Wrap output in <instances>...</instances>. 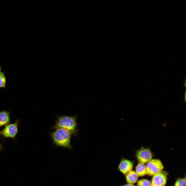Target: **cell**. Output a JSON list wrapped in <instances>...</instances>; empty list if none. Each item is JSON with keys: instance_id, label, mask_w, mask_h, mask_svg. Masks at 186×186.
<instances>
[{"instance_id": "cell-15", "label": "cell", "mask_w": 186, "mask_h": 186, "mask_svg": "<svg viewBox=\"0 0 186 186\" xmlns=\"http://www.w3.org/2000/svg\"><path fill=\"white\" fill-rule=\"evenodd\" d=\"M3 149V147L1 143L0 138V152Z\"/></svg>"}, {"instance_id": "cell-5", "label": "cell", "mask_w": 186, "mask_h": 186, "mask_svg": "<svg viewBox=\"0 0 186 186\" xmlns=\"http://www.w3.org/2000/svg\"><path fill=\"white\" fill-rule=\"evenodd\" d=\"M135 156L140 163L144 164L150 161L153 157L151 151L147 148H143L137 151Z\"/></svg>"}, {"instance_id": "cell-4", "label": "cell", "mask_w": 186, "mask_h": 186, "mask_svg": "<svg viewBox=\"0 0 186 186\" xmlns=\"http://www.w3.org/2000/svg\"><path fill=\"white\" fill-rule=\"evenodd\" d=\"M147 174L153 176L162 171L163 165L161 161L158 159H152L147 163L146 166Z\"/></svg>"}, {"instance_id": "cell-12", "label": "cell", "mask_w": 186, "mask_h": 186, "mask_svg": "<svg viewBox=\"0 0 186 186\" xmlns=\"http://www.w3.org/2000/svg\"><path fill=\"white\" fill-rule=\"evenodd\" d=\"M137 185L138 186H151V183L147 179H142L138 181Z\"/></svg>"}, {"instance_id": "cell-8", "label": "cell", "mask_w": 186, "mask_h": 186, "mask_svg": "<svg viewBox=\"0 0 186 186\" xmlns=\"http://www.w3.org/2000/svg\"><path fill=\"white\" fill-rule=\"evenodd\" d=\"M11 112L5 110L0 111V127L10 123Z\"/></svg>"}, {"instance_id": "cell-17", "label": "cell", "mask_w": 186, "mask_h": 186, "mask_svg": "<svg viewBox=\"0 0 186 186\" xmlns=\"http://www.w3.org/2000/svg\"><path fill=\"white\" fill-rule=\"evenodd\" d=\"M186 92L185 91L184 93V98L185 101H186Z\"/></svg>"}, {"instance_id": "cell-2", "label": "cell", "mask_w": 186, "mask_h": 186, "mask_svg": "<svg viewBox=\"0 0 186 186\" xmlns=\"http://www.w3.org/2000/svg\"><path fill=\"white\" fill-rule=\"evenodd\" d=\"M77 116L61 115L58 116L53 128H61L66 129L75 134L77 132Z\"/></svg>"}, {"instance_id": "cell-9", "label": "cell", "mask_w": 186, "mask_h": 186, "mask_svg": "<svg viewBox=\"0 0 186 186\" xmlns=\"http://www.w3.org/2000/svg\"><path fill=\"white\" fill-rule=\"evenodd\" d=\"M126 175V180L128 183L133 184L137 181L138 176L135 171L132 170Z\"/></svg>"}, {"instance_id": "cell-18", "label": "cell", "mask_w": 186, "mask_h": 186, "mask_svg": "<svg viewBox=\"0 0 186 186\" xmlns=\"http://www.w3.org/2000/svg\"><path fill=\"white\" fill-rule=\"evenodd\" d=\"M1 66H0V73L1 72Z\"/></svg>"}, {"instance_id": "cell-11", "label": "cell", "mask_w": 186, "mask_h": 186, "mask_svg": "<svg viewBox=\"0 0 186 186\" xmlns=\"http://www.w3.org/2000/svg\"><path fill=\"white\" fill-rule=\"evenodd\" d=\"M6 83V78L5 73L1 72L0 73V88H5Z\"/></svg>"}, {"instance_id": "cell-7", "label": "cell", "mask_w": 186, "mask_h": 186, "mask_svg": "<svg viewBox=\"0 0 186 186\" xmlns=\"http://www.w3.org/2000/svg\"><path fill=\"white\" fill-rule=\"evenodd\" d=\"M133 161L122 158L118 167V169L122 174L126 175L131 171L133 168Z\"/></svg>"}, {"instance_id": "cell-1", "label": "cell", "mask_w": 186, "mask_h": 186, "mask_svg": "<svg viewBox=\"0 0 186 186\" xmlns=\"http://www.w3.org/2000/svg\"><path fill=\"white\" fill-rule=\"evenodd\" d=\"M55 129L50 134L54 144L57 147L72 149L71 140L73 134L64 128H58Z\"/></svg>"}, {"instance_id": "cell-14", "label": "cell", "mask_w": 186, "mask_h": 186, "mask_svg": "<svg viewBox=\"0 0 186 186\" xmlns=\"http://www.w3.org/2000/svg\"><path fill=\"white\" fill-rule=\"evenodd\" d=\"M122 186H135L134 185L132 184L128 183L124 185H123Z\"/></svg>"}, {"instance_id": "cell-13", "label": "cell", "mask_w": 186, "mask_h": 186, "mask_svg": "<svg viewBox=\"0 0 186 186\" xmlns=\"http://www.w3.org/2000/svg\"><path fill=\"white\" fill-rule=\"evenodd\" d=\"M185 178H179L176 181L174 186H186Z\"/></svg>"}, {"instance_id": "cell-16", "label": "cell", "mask_w": 186, "mask_h": 186, "mask_svg": "<svg viewBox=\"0 0 186 186\" xmlns=\"http://www.w3.org/2000/svg\"><path fill=\"white\" fill-rule=\"evenodd\" d=\"M183 85L184 87H185L186 86V80H185L184 83L183 84Z\"/></svg>"}, {"instance_id": "cell-3", "label": "cell", "mask_w": 186, "mask_h": 186, "mask_svg": "<svg viewBox=\"0 0 186 186\" xmlns=\"http://www.w3.org/2000/svg\"><path fill=\"white\" fill-rule=\"evenodd\" d=\"M19 122V118L14 123L5 125L4 128L0 131V136L5 138H9L15 139L18 132Z\"/></svg>"}, {"instance_id": "cell-10", "label": "cell", "mask_w": 186, "mask_h": 186, "mask_svg": "<svg viewBox=\"0 0 186 186\" xmlns=\"http://www.w3.org/2000/svg\"><path fill=\"white\" fill-rule=\"evenodd\" d=\"M135 171L138 176H143L147 174L146 166L141 163H139L136 166Z\"/></svg>"}, {"instance_id": "cell-6", "label": "cell", "mask_w": 186, "mask_h": 186, "mask_svg": "<svg viewBox=\"0 0 186 186\" xmlns=\"http://www.w3.org/2000/svg\"><path fill=\"white\" fill-rule=\"evenodd\" d=\"M168 174V172L162 170L154 175L151 182V186H165Z\"/></svg>"}]
</instances>
